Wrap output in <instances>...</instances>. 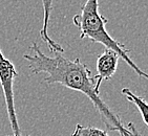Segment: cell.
Instances as JSON below:
<instances>
[{
	"mask_svg": "<svg viewBox=\"0 0 148 136\" xmlns=\"http://www.w3.org/2000/svg\"><path fill=\"white\" fill-rule=\"evenodd\" d=\"M32 54H26L23 58L29 63L32 73H46L43 81L47 84H60L75 91H79L88 97L107 130L117 131L122 136H131L118 114L108 107L96 91V80L88 67L81 62L79 58L74 60L57 54L49 57L40 49L37 43L31 46Z\"/></svg>",
	"mask_w": 148,
	"mask_h": 136,
	"instance_id": "cell-1",
	"label": "cell"
},
{
	"mask_svg": "<svg viewBox=\"0 0 148 136\" xmlns=\"http://www.w3.org/2000/svg\"><path fill=\"white\" fill-rule=\"evenodd\" d=\"M73 23L79 29L80 39H89L91 42L100 43L105 46V48L116 51L119 57L124 60L139 77L148 81V73L139 68L129 57L130 49L127 48L124 44L118 42L108 34L106 29L108 20L100 14L99 0H86L79 14L74 16Z\"/></svg>",
	"mask_w": 148,
	"mask_h": 136,
	"instance_id": "cell-2",
	"label": "cell"
},
{
	"mask_svg": "<svg viewBox=\"0 0 148 136\" xmlns=\"http://www.w3.org/2000/svg\"><path fill=\"white\" fill-rule=\"evenodd\" d=\"M17 77L18 71L16 70L14 64L4 57L0 48V85L5 99L8 115L14 136H21L14 103V80Z\"/></svg>",
	"mask_w": 148,
	"mask_h": 136,
	"instance_id": "cell-3",
	"label": "cell"
},
{
	"mask_svg": "<svg viewBox=\"0 0 148 136\" xmlns=\"http://www.w3.org/2000/svg\"><path fill=\"white\" fill-rule=\"evenodd\" d=\"M119 54L111 49L105 48L97 59V74L94 77L96 80V91L99 93L100 86L104 81H108L114 77L118 68Z\"/></svg>",
	"mask_w": 148,
	"mask_h": 136,
	"instance_id": "cell-4",
	"label": "cell"
},
{
	"mask_svg": "<svg viewBox=\"0 0 148 136\" xmlns=\"http://www.w3.org/2000/svg\"><path fill=\"white\" fill-rule=\"evenodd\" d=\"M43 6V23L42 27L40 29V38L45 43L49 51L54 54H63L64 49L59 43L55 42L54 40L49 37V19H51V10H53V2L54 0H41Z\"/></svg>",
	"mask_w": 148,
	"mask_h": 136,
	"instance_id": "cell-5",
	"label": "cell"
},
{
	"mask_svg": "<svg viewBox=\"0 0 148 136\" xmlns=\"http://www.w3.org/2000/svg\"><path fill=\"white\" fill-rule=\"evenodd\" d=\"M121 93L126 97L128 102L132 103L136 108L139 110L141 117L146 126H148V103L142 97H139L136 93H134L129 88H123L121 90Z\"/></svg>",
	"mask_w": 148,
	"mask_h": 136,
	"instance_id": "cell-6",
	"label": "cell"
},
{
	"mask_svg": "<svg viewBox=\"0 0 148 136\" xmlns=\"http://www.w3.org/2000/svg\"><path fill=\"white\" fill-rule=\"evenodd\" d=\"M71 136H109L107 132L95 127H85L77 124Z\"/></svg>",
	"mask_w": 148,
	"mask_h": 136,
	"instance_id": "cell-7",
	"label": "cell"
},
{
	"mask_svg": "<svg viewBox=\"0 0 148 136\" xmlns=\"http://www.w3.org/2000/svg\"><path fill=\"white\" fill-rule=\"evenodd\" d=\"M125 127H126V129L129 131V133L131 134V136H144L142 133H141V132H140L139 130H138L137 127L134 126V122H128V124H127Z\"/></svg>",
	"mask_w": 148,
	"mask_h": 136,
	"instance_id": "cell-8",
	"label": "cell"
},
{
	"mask_svg": "<svg viewBox=\"0 0 148 136\" xmlns=\"http://www.w3.org/2000/svg\"><path fill=\"white\" fill-rule=\"evenodd\" d=\"M29 136H31V135H29Z\"/></svg>",
	"mask_w": 148,
	"mask_h": 136,
	"instance_id": "cell-9",
	"label": "cell"
},
{
	"mask_svg": "<svg viewBox=\"0 0 148 136\" xmlns=\"http://www.w3.org/2000/svg\"><path fill=\"white\" fill-rule=\"evenodd\" d=\"M27 136H29V135H27Z\"/></svg>",
	"mask_w": 148,
	"mask_h": 136,
	"instance_id": "cell-10",
	"label": "cell"
}]
</instances>
